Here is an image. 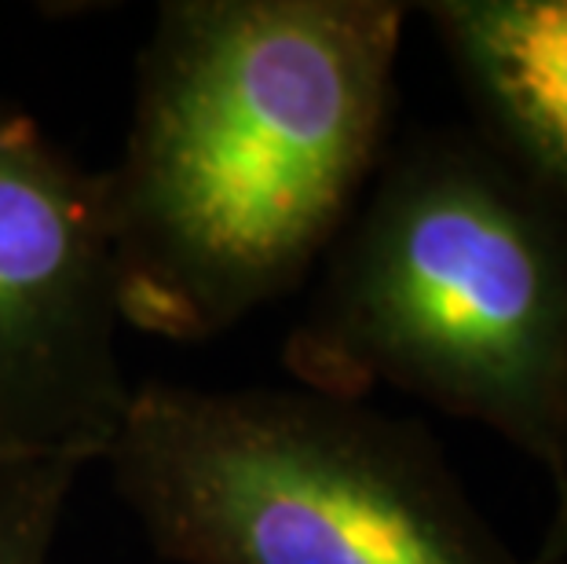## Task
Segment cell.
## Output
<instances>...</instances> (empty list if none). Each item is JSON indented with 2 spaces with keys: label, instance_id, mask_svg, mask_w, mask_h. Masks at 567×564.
<instances>
[{
  "label": "cell",
  "instance_id": "cell-1",
  "mask_svg": "<svg viewBox=\"0 0 567 564\" xmlns=\"http://www.w3.org/2000/svg\"><path fill=\"white\" fill-rule=\"evenodd\" d=\"M406 4L165 0L100 170L125 330L202 345L297 294L389 154Z\"/></svg>",
  "mask_w": 567,
  "mask_h": 564
},
{
  "label": "cell",
  "instance_id": "cell-2",
  "mask_svg": "<svg viewBox=\"0 0 567 564\" xmlns=\"http://www.w3.org/2000/svg\"><path fill=\"white\" fill-rule=\"evenodd\" d=\"M282 359L300 389H400L549 473L567 392L564 206L473 136L389 151Z\"/></svg>",
  "mask_w": 567,
  "mask_h": 564
},
{
  "label": "cell",
  "instance_id": "cell-3",
  "mask_svg": "<svg viewBox=\"0 0 567 564\" xmlns=\"http://www.w3.org/2000/svg\"><path fill=\"white\" fill-rule=\"evenodd\" d=\"M103 465L173 564H567L516 554L429 429L300 386H132Z\"/></svg>",
  "mask_w": 567,
  "mask_h": 564
},
{
  "label": "cell",
  "instance_id": "cell-4",
  "mask_svg": "<svg viewBox=\"0 0 567 564\" xmlns=\"http://www.w3.org/2000/svg\"><path fill=\"white\" fill-rule=\"evenodd\" d=\"M100 170L0 95V459L103 462L132 400Z\"/></svg>",
  "mask_w": 567,
  "mask_h": 564
},
{
  "label": "cell",
  "instance_id": "cell-5",
  "mask_svg": "<svg viewBox=\"0 0 567 564\" xmlns=\"http://www.w3.org/2000/svg\"><path fill=\"white\" fill-rule=\"evenodd\" d=\"M491 147L567 209V0L421 4Z\"/></svg>",
  "mask_w": 567,
  "mask_h": 564
},
{
  "label": "cell",
  "instance_id": "cell-6",
  "mask_svg": "<svg viewBox=\"0 0 567 564\" xmlns=\"http://www.w3.org/2000/svg\"><path fill=\"white\" fill-rule=\"evenodd\" d=\"M81 470L70 459H0V564H52Z\"/></svg>",
  "mask_w": 567,
  "mask_h": 564
},
{
  "label": "cell",
  "instance_id": "cell-7",
  "mask_svg": "<svg viewBox=\"0 0 567 564\" xmlns=\"http://www.w3.org/2000/svg\"><path fill=\"white\" fill-rule=\"evenodd\" d=\"M553 480V517L546 535H542L538 554L542 561H567V392H564V414H560V440H557V462L549 470Z\"/></svg>",
  "mask_w": 567,
  "mask_h": 564
}]
</instances>
